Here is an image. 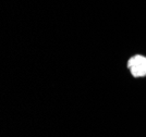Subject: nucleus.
Listing matches in <instances>:
<instances>
[{"mask_svg":"<svg viewBox=\"0 0 146 137\" xmlns=\"http://www.w3.org/2000/svg\"><path fill=\"white\" fill-rule=\"evenodd\" d=\"M128 68L134 77H143L146 75V57L134 56L128 61Z\"/></svg>","mask_w":146,"mask_h":137,"instance_id":"1","label":"nucleus"}]
</instances>
